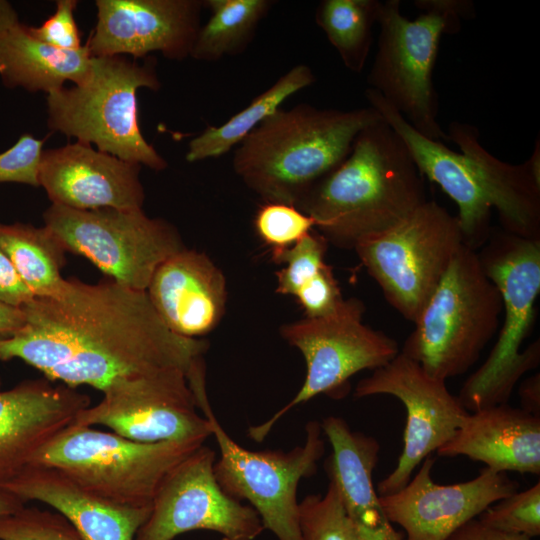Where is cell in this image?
<instances>
[{"instance_id":"cell-2","label":"cell","mask_w":540,"mask_h":540,"mask_svg":"<svg viewBox=\"0 0 540 540\" xmlns=\"http://www.w3.org/2000/svg\"><path fill=\"white\" fill-rule=\"evenodd\" d=\"M424 180L403 140L380 116L297 208L313 218L329 244L354 249L425 203Z\"/></svg>"},{"instance_id":"cell-7","label":"cell","mask_w":540,"mask_h":540,"mask_svg":"<svg viewBox=\"0 0 540 540\" xmlns=\"http://www.w3.org/2000/svg\"><path fill=\"white\" fill-rule=\"evenodd\" d=\"M503 304L477 251L462 245L415 320L400 353L431 377L466 373L498 331Z\"/></svg>"},{"instance_id":"cell-39","label":"cell","mask_w":540,"mask_h":540,"mask_svg":"<svg viewBox=\"0 0 540 540\" xmlns=\"http://www.w3.org/2000/svg\"><path fill=\"white\" fill-rule=\"evenodd\" d=\"M34 297L8 256L0 249V302L21 308Z\"/></svg>"},{"instance_id":"cell-12","label":"cell","mask_w":540,"mask_h":540,"mask_svg":"<svg viewBox=\"0 0 540 540\" xmlns=\"http://www.w3.org/2000/svg\"><path fill=\"white\" fill-rule=\"evenodd\" d=\"M43 219L67 252L136 290L146 291L156 268L185 248L171 223L149 217L142 208L77 210L51 204Z\"/></svg>"},{"instance_id":"cell-35","label":"cell","mask_w":540,"mask_h":540,"mask_svg":"<svg viewBox=\"0 0 540 540\" xmlns=\"http://www.w3.org/2000/svg\"><path fill=\"white\" fill-rule=\"evenodd\" d=\"M0 540H81L73 525L56 511L26 507L0 517Z\"/></svg>"},{"instance_id":"cell-10","label":"cell","mask_w":540,"mask_h":540,"mask_svg":"<svg viewBox=\"0 0 540 540\" xmlns=\"http://www.w3.org/2000/svg\"><path fill=\"white\" fill-rule=\"evenodd\" d=\"M197 407L208 419L220 456L214 474L230 497L246 500L264 529L278 540H304L299 523L297 489L301 479L313 476L325 452L321 423L306 424L303 445L288 452L250 451L236 443L217 420L206 390L195 395Z\"/></svg>"},{"instance_id":"cell-46","label":"cell","mask_w":540,"mask_h":540,"mask_svg":"<svg viewBox=\"0 0 540 540\" xmlns=\"http://www.w3.org/2000/svg\"><path fill=\"white\" fill-rule=\"evenodd\" d=\"M0 389H1V379H0Z\"/></svg>"},{"instance_id":"cell-6","label":"cell","mask_w":540,"mask_h":540,"mask_svg":"<svg viewBox=\"0 0 540 540\" xmlns=\"http://www.w3.org/2000/svg\"><path fill=\"white\" fill-rule=\"evenodd\" d=\"M481 248L477 254L500 292L504 321L490 354L457 396L468 412L508 403L520 378L540 363L539 340L520 351L533 327L540 293V239L492 227Z\"/></svg>"},{"instance_id":"cell-34","label":"cell","mask_w":540,"mask_h":540,"mask_svg":"<svg viewBox=\"0 0 540 540\" xmlns=\"http://www.w3.org/2000/svg\"><path fill=\"white\" fill-rule=\"evenodd\" d=\"M328 244L320 233L311 231L286 250L278 262L285 267L276 273V292L295 296L305 283L328 265L325 262Z\"/></svg>"},{"instance_id":"cell-44","label":"cell","mask_w":540,"mask_h":540,"mask_svg":"<svg viewBox=\"0 0 540 540\" xmlns=\"http://www.w3.org/2000/svg\"><path fill=\"white\" fill-rule=\"evenodd\" d=\"M19 22L18 14L13 5L6 0H0V35Z\"/></svg>"},{"instance_id":"cell-9","label":"cell","mask_w":540,"mask_h":540,"mask_svg":"<svg viewBox=\"0 0 540 540\" xmlns=\"http://www.w3.org/2000/svg\"><path fill=\"white\" fill-rule=\"evenodd\" d=\"M463 244L457 216L427 200L354 250L386 301L414 323Z\"/></svg>"},{"instance_id":"cell-41","label":"cell","mask_w":540,"mask_h":540,"mask_svg":"<svg viewBox=\"0 0 540 540\" xmlns=\"http://www.w3.org/2000/svg\"><path fill=\"white\" fill-rule=\"evenodd\" d=\"M523 410L540 416V374H534L521 382L518 389Z\"/></svg>"},{"instance_id":"cell-18","label":"cell","mask_w":540,"mask_h":540,"mask_svg":"<svg viewBox=\"0 0 540 540\" xmlns=\"http://www.w3.org/2000/svg\"><path fill=\"white\" fill-rule=\"evenodd\" d=\"M141 165L76 141L45 149L39 182L52 204L77 210L140 209Z\"/></svg>"},{"instance_id":"cell-32","label":"cell","mask_w":540,"mask_h":540,"mask_svg":"<svg viewBox=\"0 0 540 540\" xmlns=\"http://www.w3.org/2000/svg\"><path fill=\"white\" fill-rule=\"evenodd\" d=\"M253 224L256 234L269 248L272 261L277 264L286 250L316 227L313 218L296 206L272 202L259 207Z\"/></svg>"},{"instance_id":"cell-20","label":"cell","mask_w":540,"mask_h":540,"mask_svg":"<svg viewBox=\"0 0 540 540\" xmlns=\"http://www.w3.org/2000/svg\"><path fill=\"white\" fill-rule=\"evenodd\" d=\"M146 293L164 324L192 339L219 324L227 299L221 270L204 253L186 248L156 268Z\"/></svg>"},{"instance_id":"cell-42","label":"cell","mask_w":540,"mask_h":540,"mask_svg":"<svg viewBox=\"0 0 540 540\" xmlns=\"http://www.w3.org/2000/svg\"><path fill=\"white\" fill-rule=\"evenodd\" d=\"M24 323L25 316L21 308L0 302V341L14 336Z\"/></svg>"},{"instance_id":"cell-3","label":"cell","mask_w":540,"mask_h":540,"mask_svg":"<svg viewBox=\"0 0 540 540\" xmlns=\"http://www.w3.org/2000/svg\"><path fill=\"white\" fill-rule=\"evenodd\" d=\"M378 118L371 106L340 110L302 103L280 108L237 145L233 170L264 202L297 207Z\"/></svg>"},{"instance_id":"cell-23","label":"cell","mask_w":540,"mask_h":540,"mask_svg":"<svg viewBox=\"0 0 540 540\" xmlns=\"http://www.w3.org/2000/svg\"><path fill=\"white\" fill-rule=\"evenodd\" d=\"M465 456L495 472L540 473V416L508 403L468 412L454 437L436 451Z\"/></svg>"},{"instance_id":"cell-19","label":"cell","mask_w":540,"mask_h":540,"mask_svg":"<svg viewBox=\"0 0 540 540\" xmlns=\"http://www.w3.org/2000/svg\"><path fill=\"white\" fill-rule=\"evenodd\" d=\"M90 405L89 395L45 377L0 389V487Z\"/></svg>"},{"instance_id":"cell-21","label":"cell","mask_w":540,"mask_h":540,"mask_svg":"<svg viewBox=\"0 0 540 540\" xmlns=\"http://www.w3.org/2000/svg\"><path fill=\"white\" fill-rule=\"evenodd\" d=\"M364 94L403 140L424 179L439 185L456 203L463 243L477 251L490 236L493 209L463 154L420 134L376 91L367 88Z\"/></svg>"},{"instance_id":"cell-36","label":"cell","mask_w":540,"mask_h":540,"mask_svg":"<svg viewBox=\"0 0 540 540\" xmlns=\"http://www.w3.org/2000/svg\"><path fill=\"white\" fill-rule=\"evenodd\" d=\"M45 139L25 133L0 153V183H21L39 187V171Z\"/></svg>"},{"instance_id":"cell-26","label":"cell","mask_w":540,"mask_h":540,"mask_svg":"<svg viewBox=\"0 0 540 540\" xmlns=\"http://www.w3.org/2000/svg\"><path fill=\"white\" fill-rule=\"evenodd\" d=\"M91 64L86 44L77 50L53 47L35 38L21 22L0 35V79L10 89L48 95L67 81L83 83Z\"/></svg>"},{"instance_id":"cell-1","label":"cell","mask_w":540,"mask_h":540,"mask_svg":"<svg viewBox=\"0 0 540 540\" xmlns=\"http://www.w3.org/2000/svg\"><path fill=\"white\" fill-rule=\"evenodd\" d=\"M25 323L0 341V360L20 359L52 382L103 391L113 381L161 368L188 380L205 370L204 341L172 332L146 291L107 277L97 283L64 279L57 293L21 307Z\"/></svg>"},{"instance_id":"cell-38","label":"cell","mask_w":540,"mask_h":540,"mask_svg":"<svg viewBox=\"0 0 540 540\" xmlns=\"http://www.w3.org/2000/svg\"><path fill=\"white\" fill-rule=\"evenodd\" d=\"M294 297L307 318L328 315L335 311L344 301L330 265L325 266L305 283Z\"/></svg>"},{"instance_id":"cell-43","label":"cell","mask_w":540,"mask_h":540,"mask_svg":"<svg viewBox=\"0 0 540 540\" xmlns=\"http://www.w3.org/2000/svg\"><path fill=\"white\" fill-rule=\"evenodd\" d=\"M25 506L20 498L0 487V517L13 514Z\"/></svg>"},{"instance_id":"cell-24","label":"cell","mask_w":540,"mask_h":540,"mask_svg":"<svg viewBox=\"0 0 540 540\" xmlns=\"http://www.w3.org/2000/svg\"><path fill=\"white\" fill-rule=\"evenodd\" d=\"M321 428L332 448L325 470L360 539L404 540L385 515L373 485L380 451L377 439L352 430L338 416L326 417Z\"/></svg>"},{"instance_id":"cell-25","label":"cell","mask_w":540,"mask_h":540,"mask_svg":"<svg viewBox=\"0 0 540 540\" xmlns=\"http://www.w3.org/2000/svg\"><path fill=\"white\" fill-rule=\"evenodd\" d=\"M465 157L501 229L529 239H540V182L527 162H504L481 144L480 132L472 124L453 121L446 132Z\"/></svg>"},{"instance_id":"cell-22","label":"cell","mask_w":540,"mask_h":540,"mask_svg":"<svg viewBox=\"0 0 540 540\" xmlns=\"http://www.w3.org/2000/svg\"><path fill=\"white\" fill-rule=\"evenodd\" d=\"M1 487L25 503L49 505L73 525L81 540H134L151 511L98 496L45 466L28 465Z\"/></svg>"},{"instance_id":"cell-17","label":"cell","mask_w":540,"mask_h":540,"mask_svg":"<svg viewBox=\"0 0 540 540\" xmlns=\"http://www.w3.org/2000/svg\"><path fill=\"white\" fill-rule=\"evenodd\" d=\"M97 21L86 46L93 57L145 59L159 52L190 57L205 8L201 0H97Z\"/></svg>"},{"instance_id":"cell-5","label":"cell","mask_w":540,"mask_h":540,"mask_svg":"<svg viewBox=\"0 0 540 540\" xmlns=\"http://www.w3.org/2000/svg\"><path fill=\"white\" fill-rule=\"evenodd\" d=\"M155 57L92 56L81 84L47 95V126L122 160L164 170L168 163L144 138L138 121L137 91H157L161 82Z\"/></svg>"},{"instance_id":"cell-14","label":"cell","mask_w":540,"mask_h":540,"mask_svg":"<svg viewBox=\"0 0 540 540\" xmlns=\"http://www.w3.org/2000/svg\"><path fill=\"white\" fill-rule=\"evenodd\" d=\"M215 452L202 445L160 484L150 514L134 540H173L208 530L222 540H255L264 530L256 511L227 495L216 480Z\"/></svg>"},{"instance_id":"cell-4","label":"cell","mask_w":540,"mask_h":540,"mask_svg":"<svg viewBox=\"0 0 540 540\" xmlns=\"http://www.w3.org/2000/svg\"><path fill=\"white\" fill-rule=\"evenodd\" d=\"M414 6L421 13L408 19L400 0L382 2L367 84L420 134L445 142L449 137L437 119L433 70L442 35L457 34L461 18L475 17V5L471 0H416Z\"/></svg>"},{"instance_id":"cell-27","label":"cell","mask_w":540,"mask_h":540,"mask_svg":"<svg viewBox=\"0 0 540 540\" xmlns=\"http://www.w3.org/2000/svg\"><path fill=\"white\" fill-rule=\"evenodd\" d=\"M315 81L316 76L310 66L306 64L293 66L243 110L219 126H208L190 140L186 160L192 163L226 154L265 119L279 110L289 97L311 86Z\"/></svg>"},{"instance_id":"cell-16","label":"cell","mask_w":540,"mask_h":540,"mask_svg":"<svg viewBox=\"0 0 540 540\" xmlns=\"http://www.w3.org/2000/svg\"><path fill=\"white\" fill-rule=\"evenodd\" d=\"M434 464V457H426L402 489L379 496L388 520L404 530V540H446L489 506L518 491V483L506 473L487 467L471 480L437 484L432 477Z\"/></svg>"},{"instance_id":"cell-11","label":"cell","mask_w":540,"mask_h":540,"mask_svg":"<svg viewBox=\"0 0 540 540\" xmlns=\"http://www.w3.org/2000/svg\"><path fill=\"white\" fill-rule=\"evenodd\" d=\"M364 312L361 300L344 299L328 315L305 317L281 327L282 337L305 359V380L292 400L269 420L249 427L252 440L262 442L283 415L317 395L344 398L351 377L380 368L400 353L395 339L363 323Z\"/></svg>"},{"instance_id":"cell-13","label":"cell","mask_w":540,"mask_h":540,"mask_svg":"<svg viewBox=\"0 0 540 540\" xmlns=\"http://www.w3.org/2000/svg\"><path fill=\"white\" fill-rule=\"evenodd\" d=\"M99 403L81 410L73 424L102 425L141 443L198 441L212 435L208 419L197 412L187 374L174 367L119 378Z\"/></svg>"},{"instance_id":"cell-8","label":"cell","mask_w":540,"mask_h":540,"mask_svg":"<svg viewBox=\"0 0 540 540\" xmlns=\"http://www.w3.org/2000/svg\"><path fill=\"white\" fill-rule=\"evenodd\" d=\"M204 445L198 441L141 443L92 426L71 424L29 465L60 470L84 489L131 507H151L166 475Z\"/></svg>"},{"instance_id":"cell-15","label":"cell","mask_w":540,"mask_h":540,"mask_svg":"<svg viewBox=\"0 0 540 540\" xmlns=\"http://www.w3.org/2000/svg\"><path fill=\"white\" fill-rule=\"evenodd\" d=\"M375 395L393 396L406 409L402 452L395 468L377 485L383 496L402 489L416 467L454 437L468 411L445 381L431 377L401 353L354 389L355 398Z\"/></svg>"},{"instance_id":"cell-37","label":"cell","mask_w":540,"mask_h":540,"mask_svg":"<svg viewBox=\"0 0 540 540\" xmlns=\"http://www.w3.org/2000/svg\"><path fill=\"white\" fill-rule=\"evenodd\" d=\"M55 12L40 26H28L38 40L64 50H77L83 44L74 17L76 0H57Z\"/></svg>"},{"instance_id":"cell-28","label":"cell","mask_w":540,"mask_h":540,"mask_svg":"<svg viewBox=\"0 0 540 540\" xmlns=\"http://www.w3.org/2000/svg\"><path fill=\"white\" fill-rule=\"evenodd\" d=\"M0 249L35 297H50L60 289L67 251L46 226L0 222Z\"/></svg>"},{"instance_id":"cell-31","label":"cell","mask_w":540,"mask_h":540,"mask_svg":"<svg viewBox=\"0 0 540 540\" xmlns=\"http://www.w3.org/2000/svg\"><path fill=\"white\" fill-rule=\"evenodd\" d=\"M299 523L304 540H361L332 481L324 495L310 494L299 503Z\"/></svg>"},{"instance_id":"cell-40","label":"cell","mask_w":540,"mask_h":540,"mask_svg":"<svg viewBox=\"0 0 540 540\" xmlns=\"http://www.w3.org/2000/svg\"><path fill=\"white\" fill-rule=\"evenodd\" d=\"M446 540H533L532 538L521 535L504 532L491 528L483 524L478 518H474L456 531H454Z\"/></svg>"},{"instance_id":"cell-30","label":"cell","mask_w":540,"mask_h":540,"mask_svg":"<svg viewBox=\"0 0 540 540\" xmlns=\"http://www.w3.org/2000/svg\"><path fill=\"white\" fill-rule=\"evenodd\" d=\"M381 4L379 0H322L317 6V25L352 72L365 68Z\"/></svg>"},{"instance_id":"cell-29","label":"cell","mask_w":540,"mask_h":540,"mask_svg":"<svg viewBox=\"0 0 540 540\" xmlns=\"http://www.w3.org/2000/svg\"><path fill=\"white\" fill-rule=\"evenodd\" d=\"M204 4L210 17L201 26L190 54L204 62L242 53L272 6L269 0H207Z\"/></svg>"},{"instance_id":"cell-33","label":"cell","mask_w":540,"mask_h":540,"mask_svg":"<svg viewBox=\"0 0 540 540\" xmlns=\"http://www.w3.org/2000/svg\"><path fill=\"white\" fill-rule=\"evenodd\" d=\"M483 524L530 538L540 535V482L500 499L477 517Z\"/></svg>"},{"instance_id":"cell-45","label":"cell","mask_w":540,"mask_h":540,"mask_svg":"<svg viewBox=\"0 0 540 540\" xmlns=\"http://www.w3.org/2000/svg\"><path fill=\"white\" fill-rule=\"evenodd\" d=\"M533 176L540 182V140L539 137L535 140L533 152L529 159L526 160Z\"/></svg>"}]
</instances>
